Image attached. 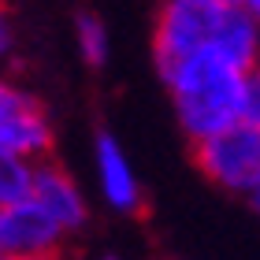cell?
<instances>
[{"mask_svg":"<svg viewBox=\"0 0 260 260\" xmlns=\"http://www.w3.org/2000/svg\"><path fill=\"white\" fill-rule=\"evenodd\" d=\"M30 197L38 201V205L49 212V216L60 223V231L75 234L86 227L89 219V205H86V193L78 190V182L71 179V175L60 168V164L52 160H41L34 164V182H30Z\"/></svg>","mask_w":260,"mask_h":260,"instance_id":"obj_6","label":"cell"},{"mask_svg":"<svg viewBox=\"0 0 260 260\" xmlns=\"http://www.w3.org/2000/svg\"><path fill=\"white\" fill-rule=\"evenodd\" d=\"M0 8H4V0H0Z\"/></svg>","mask_w":260,"mask_h":260,"instance_id":"obj_17","label":"cell"},{"mask_svg":"<svg viewBox=\"0 0 260 260\" xmlns=\"http://www.w3.org/2000/svg\"><path fill=\"white\" fill-rule=\"evenodd\" d=\"M34 260H63V253H52V256H34Z\"/></svg>","mask_w":260,"mask_h":260,"instance_id":"obj_14","label":"cell"},{"mask_svg":"<svg viewBox=\"0 0 260 260\" xmlns=\"http://www.w3.org/2000/svg\"><path fill=\"white\" fill-rule=\"evenodd\" d=\"M193 149H197V168L205 171L208 182L249 201L260 193V126L234 123L219 134L197 141Z\"/></svg>","mask_w":260,"mask_h":260,"instance_id":"obj_3","label":"cell"},{"mask_svg":"<svg viewBox=\"0 0 260 260\" xmlns=\"http://www.w3.org/2000/svg\"><path fill=\"white\" fill-rule=\"evenodd\" d=\"M30 182H34V164L0 152V208L30 197Z\"/></svg>","mask_w":260,"mask_h":260,"instance_id":"obj_9","label":"cell"},{"mask_svg":"<svg viewBox=\"0 0 260 260\" xmlns=\"http://www.w3.org/2000/svg\"><path fill=\"white\" fill-rule=\"evenodd\" d=\"M234 4H238V8L245 11V15H249V19L256 22V26H260V0H234Z\"/></svg>","mask_w":260,"mask_h":260,"instance_id":"obj_13","label":"cell"},{"mask_svg":"<svg viewBox=\"0 0 260 260\" xmlns=\"http://www.w3.org/2000/svg\"><path fill=\"white\" fill-rule=\"evenodd\" d=\"M160 78L171 93L179 126L186 130V138L193 145L242 123V97H245L249 71L234 67L231 60L212 52L182 56L175 63H164Z\"/></svg>","mask_w":260,"mask_h":260,"instance_id":"obj_2","label":"cell"},{"mask_svg":"<svg viewBox=\"0 0 260 260\" xmlns=\"http://www.w3.org/2000/svg\"><path fill=\"white\" fill-rule=\"evenodd\" d=\"M93 171H97V190L104 197V205L123 212V216H134L141 208V182L138 171L130 164L126 149L119 145V138L101 130L93 138Z\"/></svg>","mask_w":260,"mask_h":260,"instance_id":"obj_5","label":"cell"},{"mask_svg":"<svg viewBox=\"0 0 260 260\" xmlns=\"http://www.w3.org/2000/svg\"><path fill=\"white\" fill-rule=\"evenodd\" d=\"M75 45H78V56L89 67H104V63H108L112 41H108L104 22L93 15V11H78V15H75Z\"/></svg>","mask_w":260,"mask_h":260,"instance_id":"obj_8","label":"cell"},{"mask_svg":"<svg viewBox=\"0 0 260 260\" xmlns=\"http://www.w3.org/2000/svg\"><path fill=\"white\" fill-rule=\"evenodd\" d=\"M67 234L34 197L0 208V260H34L60 253Z\"/></svg>","mask_w":260,"mask_h":260,"instance_id":"obj_4","label":"cell"},{"mask_svg":"<svg viewBox=\"0 0 260 260\" xmlns=\"http://www.w3.org/2000/svg\"><path fill=\"white\" fill-rule=\"evenodd\" d=\"M104 260H119V256H104Z\"/></svg>","mask_w":260,"mask_h":260,"instance_id":"obj_16","label":"cell"},{"mask_svg":"<svg viewBox=\"0 0 260 260\" xmlns=\"http://www.w3.org/2000/svg\"><path fill=\"white\" fill-rule=\"evenodd\" d=\"M242 123L260 126V67L249 71L245 78V97H242Z\"/></svg>","mask_w":260,"mask_h":260,"instance_id":"obj_10","label":"cell"},{"mask_svg":"<svg viewBox=\"0 0 260 260\" xmlns=\"http://www.w3.org/2000/svg\"><path fill=\"white\" fill-rule=\"evenodd\" d=\"M30 101V93H22L11 78H4L0 75V119H4L8 112H15V108H22V104Z\"/></svg>","mask_w":260,"mask_h":260,"instance_id":"obj_11","label":"cell"},{"mask_svg":"<svg viewBox=\"0 0 260 260\" xmlns=\"http://www.w3.org/2000/svg\"><path fill=\"white\" fill-rule=\"evenodd\" d=\"M253 208H256V212H260V193H256V197H253Z\"/></svg>","mask_w":260,"mask_h":260,"instance_id":"obj_15","label":"cell"},{"mask_svg":"<svg viewBox=\"0 0 260 260\" xmlns=\"http://www.w3.org/2000/svg\"><path fill=\"white\" fill-rule=\"evenodd\" d=\"M11 52H15V30H11L8 11L0 8V75H4V67H8V60H11Z\"/></svg>","mask_w":260,"mask_h":260,"instance_id":"obj_12","label":"cell"},{"mask_svg":"<svg viewBox=\"0 0 260 260\" xmlns=\"http://www.w3.org/2000/svg\"><path fill=\"white\" fill-rule=\"evenodd\" d=\"M0 152L30 160V164L49 160V152H52V123H49V115L41 112V104L34 97L22 104V108L8 112L4 119H0Z\"/></svg>","mask_w":260,"mask_h":260,"instance_id":"obj_7","label":"cell"},{"mask_svg":"<svg viewBox=\"0 0 260 260\" xmlns=\"http://www.w3.org/2000/svg\"><path fill=\"white\" fill-rule=\"evenodd\" d=\"M212 52L242 71L260 67V26L234 0H164L152 30L156 67Z\"/></svg>","mask_w":260,"mask_h":260,"instance_id":"obj_1","label":"cell"}]
</instances>
